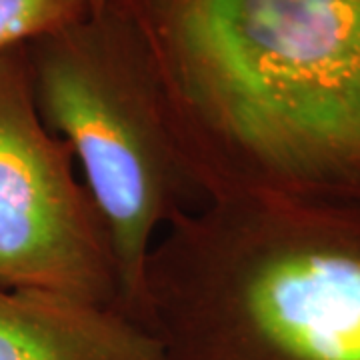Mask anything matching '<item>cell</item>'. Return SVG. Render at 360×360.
Returning a JSON list of instances; mask_svg holds the SVG:
<instances>
[{
  "instance_id": "1",
  "label": "cell",
  "mask_w": 360,
  "mask_h": 360,
  "mask_svg": "<svg viewBox=\"0 0 360 360\" xmlns=\"http://www.w3.org/2000/svg\"><path fill=\"white\" fill-rule=\"evenodd\" d=\"M206 202L360 191V0H118Z\"/></svg>"
},
{
  "instance_id": "2",
  "label": "cell",
  "mask_w": 360,
  "mask_h": 360,
  "mask_svg": "<svg viewBox=\"0 0 360 360\" xmlns=\"http://www.w3.org/2000/svg\"><path fill=\"white\" fill-rule=\"evenodd\" d=\"M162 360H360V248L284 206L206 202L144 266Z\"/></svg>"
},
{
  "instance_id": "3",
  "label": "cell",
  "mask_w": 360,
  "mask_h": 360,
  "mask_svg": "<svg viewBox=\"0 0 360 360\" xmlns=\"http://www.w3.org/2000/svg\"><path fill=\"white\" fill-rule=\"evenodd\" d=\"M25 56L40 118L72 150L110 232L118 309L142 324L144 266L158 232L200 196L148 56L118 0L25 44Z\"/></svg>"
},
{
  "instance_id": "4",
  "label": "cell",
  "mask_w": 360,
  "mask_h": 360,
  "mask_svg": "<svg viewBox=\"0 0 360 360\" xmlns=\"http://www.w3.org/2000/svg\"><path fill=\"white\" fill-rule=\"evenodd\" d=\"M0 286L118 309L110 232L72 150L40 118L25 46L0 52Z\"/></svg>"
},
{
  "instance_id": "5",
  "label": "cell",
  "mask_w": 360,
  "mask_h": 360,
  "mask_svg": "<svg viewBox=\"0 0 360 360\" xmlns=\"http://www.w3.org/2000/svg\"><path fill=\"white\" fill-rule=\"evenodd\" d=\"M0 360H162V348L116 307L0 286Z\"/></svg>"
},
{
  "instance_id": "6",
  "label": "cell",
  "mask_w": 360,
  "mask_h": 360,
  "mask_svg": "<svg viewBox=\"0 0 360 360\" xmlns=\"http://www.w3.org/2000/svg\"><path fill=\"white\" fill-rule=\"evenodd\" d=\"M101 0H0V52L70 25Z\"/></svg>"
}]
</instances>
